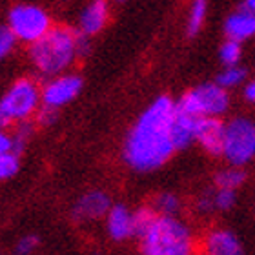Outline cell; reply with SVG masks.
Segmentation results:
<instances>
[{"label":"cell","instance_id":"6da1fadb","mask_svg":"<svg viewBox=\"0 0 255 255\" xmlns=\"http://www.w3.org/2000/svg\"><path fill=\"white\" fill-rule=\"evenodd\" d=\"M175 112L170 97H159L135 123L124 144V159L133 170L151 171L173 155Z\"/></svg>","mask_w":255,"mask_h":255},{"label":"cell","instance_id":"7a4b0ae2","mask_svg":"<svg viewBox=\"0 0 255 255\" xmlns=\"http://www.w3.org/2000/svg\"><path fill=\"white\" fill-rule=\"evenodd\" d=\"M33 66L42 75H59L73 64L77 53V33L68 27H51L29 48Z\"/></svg>","mask_w":255,"mask_h":255},{"label":"cell","instance_id":"3957f363","mask_svg":"<svg viewBox=\"0 0 255 255\" xmlns=\"http://www.w3.org/2000/svg\"><path fill=\"white\" fill-rule=\"evenodd\" d=\"M140 241L148 255H186L193 248L190 230L171 215H157Z\"/></svg>","mask_w":255,"mask_h":255},{"label":"cell","instance_id":"277c9868","mask_svg":"<svg viewBox=\"0 0 255 255\" xmlns=\"http://www.w3.org/2000/svg\"><path fill=\"white\" fill-rule=\"evenodd\" d=\"M177 108L195 117H217L228 108V93L221 84L199 86L184 93Z\"/></svg>","mask_w":255,"mask_h":255},{"label":"cell","instance_id":"5b68a950","mask_svg":"<svg viewBox=\"0 0 255 255\" xmlns=\"http://www.w3.org/2000/svg\"><path fill=\"white\" fill-rule=\"evenodd\" d=\"M223 155L234 166H245L255 157V124L248 119H235L224 131Z\"/></svg>","mask_w":255,"mask_h":255},{"label":"cell","instance_id":"8992f818","mask_svg":"<svg viewBox=\"0 0 255 255\" xmlns=\"http://www.w3.org/2000/svg\"><path fill=\"white\" fill-rule=\"evenodd\" d=\"M38 101H40V91L37 84L29 79H18L0 99V110L11 123L26 121L37 112Z\"/></svg>","mask_w":255,"mask_h":255},{"label":"cell","instance_id":"52a82bcc","mask_svg":"<svg viewBox=\"0 0 255 255\" xmlns=\"http://www.w3.org/2000/svg\"><path fill=\"white\" fill-rule=\"evenodd\" d=\"M9 27L16 38L33 44L51 29V20L37 5H16L9 13Z\"/></svg>","mask_w":255,"mask_h":255},{"label":"cell","instance_id":"ba28073f","mask_svg":"<svg viewBox=\"0 0 255 255\" xmlns=\"http://www.w3.org/2000/svg\"><path fill=\"white\" fill-rule=\"evenodd\" d=\"M80 88H82V79L79 75H64V77L51 80L44 88L42 102L46 106L60 108L79 95Z\"/></svg>","mask_w":255,"mask_h":255},{"label":"cell","instance_id":"9c48e42d","mask_svg":"<svg viewBox=\"0 0 255 255\" xmlns=\"http://www.w3.org/2000/svg\"><path fill=\"white\" fill-rule=\"evenodd\" d=\"M224 126L215 117H199L197 119L195 140L212 155H223L224 151Z\"/></svg>","mask_w":255,"mask_h":255},{"label":"cell","instance_id":"30bf717a","mask_svg":"<svg viewBox=\"0 0 255 255\" xmlns=\"http://www.w3.org/2000/svg\"><path fill=\"white\" fill-rule=\"evenodd\" d=\"M112 210L110 197L104 191H91L84 195L75 206V219H99Z\"/></svg>","mask_w":255,"mask_h":255},{"label":"cell","instance_id":"8fae6325","mask_svg":"<svg viewBox=\"0 0 255 255\" xmlns=\"http://www.w3.org/2000/svg\"><path fill=\"white\" fill-rule=\"evenodd\" d=\"M108 16L110 9L106 0H91L80 15V31L86 35H95L106 26Z\"/></svg>","mask_w":255,"mask_h":255},{"label":"cell","instance_id":"7c38bea8","mask_svg":"<svg viewBox=\"0 0 255 255\" xmlns=\"http://www.w3.org/2000/svg\"><path fill=\"white\" fill-rule=\"evenodd\" d=\"M224 31L232 40H246L255 35V13L250 9H243L228 16V20L224 24Z\"/></svg>","mask_w":255,"mask_h":255},{"label":"cell","instance_id":"4fadbf2b","mask_svg":"<svg viewBox=\"0 0 255 255\" xmlns=\"http://www.w3.org/2000/svg\"><path fill=\"white\" fill-rule=\"evenodd\" d=\"M204 250L212 255H237L241 254V243L232 232L226 230H215L206 235Z\"/></svg>","mask_w":255,"mask_h":255},{"label":"cell","instance_id":"5bb4252c","mask_svg":"<svg viewBox=\"0 0 255 255\" xmlns=\"http://www.w3.org/2000/svg\"><path fill=\"white\" fill-rule=\"evenodd\" d=\"M108 232L112 239L124 241L133 235V213L128 212L123 204L113 206L108 212Z\"/></svg>","mask_w":255,"mask_h":255},{"label":"cell","instance_id":"9a60e30c","mask_svg":"<svg viewBox=\"0 0 255 255\" xmlns=\"http://www.w3.org/2000/svg\"><path fill=\"white\" fill-rule=\"evenodd\" d=\"M197 119L199 117L190 115V113H186V112H181V110L177 108L175 121H173V140H175L177 149L188 148V146L195 140Z\"/></svg>","mask_w":255,"mask_h":255},{"label":"cell","instance_id":"2e32d148","mask_svg":"<svg viewBox=\"0 0 255 255\" xmlns=\"http://www.w3.org/2000/svg\"><path fill=\"white\" fill-rule=\"evenodd\" d=\"M245 182V171L239 170V166H235L232 170H224L217 173L215 177V184L217 188H228V190H235Z\"/></svg>","mask_w":255,"mask_h":255},{"label":"cell","instance_id":"e0dca14e","mask_svg":"<svg viewBox=\"0 0 255 255\" xmlns=\"http://www.w3.org/2000/svg\"><path fill=\"white\" fill-rule=\"evenodd\" d=\"M157 219L153 210L149 208H140L133 213V235L137 237H142L146 232L149 230V226L153 224V221Z\"/></svg>","mask_w":255,"mask_h":255},{"label":"cell","instance_id":"ac0fdd59","mask_svg":"<svg viewBox=\"0 0 255 255\" xmlns=\"http://www.w3.org/2000/svg\"><path fill=\"white\" fill-rule=\"evenodd\" d=\"M204 16H206V0H195L191 5L190 16H188V35L190 37L199 33L202 22H204Z\"/></svg>","mask_w":255,"mask_h":255},{"label":"cell","instance_id":"d6986e66","mask_svg":"<svg viewBox=\"0 0 255 255\" xmlns=\"http://www.w3.org/2000/svg\"><path fill=\"white\" fill-rule=\"evenodd\" d=\"M246 77V71L239 66H228L223 73L217 77V84H221L223 88H234V86H239Z\"/></svg>","mask_w":255,"mask_h":255},{"label":"cell","instance_id":"ffe728a7","mask_svg":"<svg viewBox=\"0 0 255 255\" xmlns=\"http://www.w3.org/2000/svg\"><path fill=\"white\" fill-rule=\"evenodd\" d=\"M241 42L239 40H232L230 38L228 42L221 48V60H223L226 66H234L241 60Z\"/></svg>","mask_w":255,"mask_h":255},{"label":"cell","instance_id":"44dd1931","mask_svg":"<svg viewBox=\"0 0 255 255\" xmlns=\"http://www.w3.org/2000/svg\"><path fill=\"white\" fill-rule=\"evenodd\" d=\"M155 210L160 212L162 215H173L179 210V199L171 193H162L155 201Z\"/></svg>","mask_w":255,"mask_h":255},{"label":"cell","instance_id":"7402d4cb","mask_svg":"<svg viewBox=\"0 0 255 255\" xmlns=\"http://www.w3.org/2000/svg\"><path fill=\"white\" fill-rule=\"evenodd\" d=\"M16 35L13 33L9 26H0V60L5 59L11 53V49L15 48Z\"/></svg>","mask_w":255,"mask_h":255},{"label":"cell","instance_id":"603a6c76","mask_svg":"<svg viewBox=\"0 0 255 255\" xmlns=\"http://www.w3.org/2000/svg\"><path fill=\"white\" fill-rule=\"evenodd\" d=\"M18 170V159L15 153L0 155V181L13 177Z\"/></svg>","mask_w":255,"mask_h":255},{"label":"cell","instance_id":"cb8c5ba5","mask_svg":"<svg viewBox=\"0 0 255 255\" xmlns=\"http://www.w3.org/2000/svg\"><path fill=\"white\" fill-rule=\"evenodd\" d=\"M235 202V191L228 188H219L217 193L213 195V206L219 210H230Z\"/></svg>","mask_w":255,"mask_h":255},{"label":"cell","instance_id":"d4e9b609","mask_svg":"<svg viewBox=\"0 0 255 255\" xmlns=\"http://www.w3.org/2000/svg\"><path fill=\"white\" fill-rule=\"evenodd\" d=\"M29 131H31V126L26 123V121H22V124L18 126L16 133L13 135V153L18 155L22 149L26 148V142H27V137H29Z\"/></svg>","mask_w":255,"mask_h":255},{"label":"cell","instance_id":"484cf974","mask_svg":"<svg viewBox=\"0 0 255 255\" xmlns=\"http://www.w3.org/2000/svg\"><path fill=\"white\" fill-rule=\"evenodd\" d=\"M38 241L37 237H33V235H27L24 239L18 241V245H16V254H29L37 248Z\"/></svg>","mask_w":255,"mask_h":255},{"label":"cell","instance_id":"4316f807","mask_svg":"<svg viewBox=\"0 0 255 255\" xmlns=\"http://www.w3.org/2000/svg\"><path fill=\"white\" fill-rule=\"evenodd\" d=\"M57 121V108L46 106L44 104L42 110L38 112V123L40 124H51Z\"/></svg>","mask_w":255,"mask_h":255},{"label":"cell","instance_id":"83f0119b","mask_svg":"<svg viewBox=\"0 0 255 255\" xmlns=\"http://www.w3.org/2000/svg\"><path fill=\"white\" fill-rule=\"evenodd\" d=\"M13 153V137L4 133V128H0V155Z\"/></svg>","mask_w":255,"mask_h":255},{"label":"cell","instance_id":"f1b7e54d","mask_svg":"<svg viewBox=\"0 0 255 255\" xmlns=\"http://www.w3.org/2000/svg\"><path fill=\"white\" fill-rule=\"evenodd\" d=\"M245 95H246V99H248L250 102H255V80H254V82H250L248 86H246Z\"/></svg>","mask_w":255,"mask_h":255},{"label":"cell","instance_id":"f546056e","mask_svg":"<svg viewBox=\"0 0 255 255\" xmlns=\"http://www.w3.org/2000/svg\"><path fill=\"white\" fill-rule=\"evenodd\" d=\"M9 123H11V121H9V119H7V117H5L4 112L0 110V128H5Z\"/></svg>","mask_w":255,"mask_h":255},{"label":"cell","instance_id":"4dcf8cb0","mask_svg":"<svg viewBox=\"0 0 255 255\" xmlns=\"http://www.w3.org/2000/svg\"><path fill=\"white\" fill-rule=\"evenodd\" d=\"M245 7H246V9H250V11H254V13H255V0H246V2H245Z\"/></svg>","mask_w":255,"mask_h":255}]
</instances>
